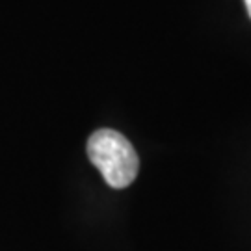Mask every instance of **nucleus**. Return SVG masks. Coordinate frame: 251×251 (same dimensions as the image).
Masks as SVG:
<instances>
[{
  "instance_id": "obj_1",
  "label": "nucleus",
  "mask_w": 251,
  "mask_h": 251,
  "mask_svg": "<svg viewBox=\"0 0 251 251\" xmlns=\"http://www.w3.org/2000/svg\"><path fill=\"white\" fill-rule=\"evenodd\" d=\"M86 151L108 186L117 190L126 188L138 177L140 158L132 144L121 132L112 128L95 130L88 140Z\"/></svg>"
},
{
  "instance_id": "obj_2",
  "label": "nucleus",
  "mask_w": 251,
  "mask_h": 251,
  "mask_svg": "<svg viewBox=\"0 0 251 251\" xmlns=\"http://www.w3.org/2000/svg\"><path fill=\"white\" fill-rule=\"evenodd\" d=\"M244 4H246V9H248V13L251 17V0H244Z\"/></svg>"
}]
</instances>
